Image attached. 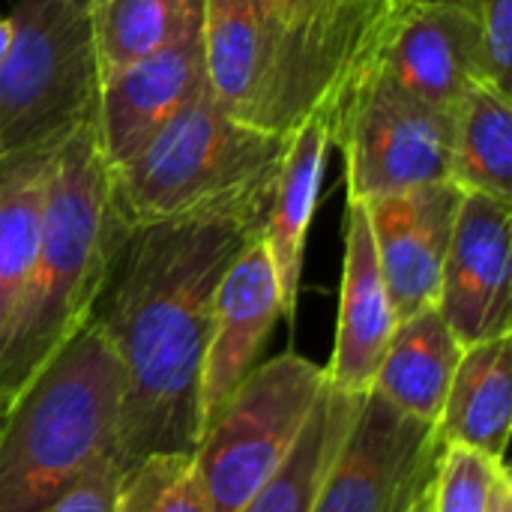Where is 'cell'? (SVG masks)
<instances>
[{"mask_svg":"<svg viewBox=\"0 0 512 512\" xmlns=\"http://www.w3.org/2000/svg\"><path fill=\"white\" fill-rule=\"evenodd\" d=\"M201 0H93L102 81L162 48Z\"/></svg>","mask_w":512,"mask_h":512,"instance_id":"603a6c76","label":"cell"},{"mask_svg":"<svg viewBox=\"0 0 512 512\" xmlns=\"http://www.w3.org/2000/svg\"><path fill=\"white\" fill-rule=\"evenodd\" d=\"M465 189L453 180L366 201V216L399 321L438 303L441 270Z\"/></svg>","mask_w":512,"mask_h":512,"instance_id":"7c38bea8","label":"cell"},{"mask_svg":"<svg viewBox=\"0 0 512 512\" xmlns=\"http://www.w3.org/2000/svg\"><path fill=\"white\" fill-rule=\"evenodd\" d=\"M330 147H333V111L327 105L309 114L288 135L276 186H273V198H270V210L261 228V240L267 246L270 264L279 279L285 318H294L297 312L306 237H309V225L318 207Z\"/></svg>","mask_w":512,"mask_h":512,"instance_id":"2e32d148","label":"cell"},{"mask_svg":"<svg viewBox=\"0 0 512 512\" xmlns=\"http://www.w3.org/2000/svg\"><path fill=\"white\" fill-rule=\"evenodd\" d=\"M462 351L438 306H426L396 324L372 390L399 411L438 423Z\"/></svg>","mask_w":512,"mask_h":512,"instance_id":"d6986e66","label":"cell"},{"mask_svg":"<svg viewBox=\"0 0 512 512\" xmlns=\"http://www.w3.org/2000/svg\"><path fill=\"white\" fill-rule=\"evenodd\" d=\"M453 183L512 201V102L489 81H474L453 111Z\"/></svg>","mask_w":512,"mask_h":512,"instance_id":"7402d4cb","label":"cell"},{"mask_svg":"<svg viewBox=\"0 0 512 512\" xmlns=\"http://www.w3.org/2000/svg\"><path fill=\"white\" fill-rule=\"evenodd\" d=\"M261 6L342 93L381 54L405 0H261Z\"/></svg>","mask_w":512,"mask_h":512,"instance_id":"e0dca14e","label":"cell"},{"mask_svg":"<svg viewBox=\"0 0 512 512\" xmlns=\"http://www.w3.org/2000/svg\"><path fill=\"white\" fill-rule=\"evenodd\" d=\"M435 426L444 444L504 462L512 429V333L462 351Z\"/></svg>","mask_w":512,"mask_h":512,"instance_id":"ac0fdd59","label":"cell"},{"mask_svg":"<svg viewBox=\"0 0 512 512\" xmlns=\"http://www.w3.org/2000/svg\"><path fill=\"white\" fill-rule=\"evenodd\" d=\"M366 396L345 393L327 381L282 468L246 501L240 512H312L321 483Z\"/></svg>","mask_w":512,"mask_h":512,"instance_id":"44dd1931","label":"cell"},{"mask_svg":"<svg viewBox=\"0 0 512 512\" xmlns=\"http://www.w3.org/2000/svg\"><path fill=\"white\" fill-rule=\"evenodd\" d=\"M396 324L399 315L387 294L366 207L348 201L336 342L333 357L324 366L327 381L345 393L366 396L372 390L375 372L393 339Z\"/></svg>","mask_w":512,"mask_h":512,"instance_id":"9a60e30c","label":"cell"},{"mask_svg":"<svg viewBox=\"0 0 512 512\" xmlns=\"http://www.w3.org/2000/svg\"><path fill=\"white\" fill-rule=\"evenodd\" d=\"M9 33H12L9 18L0 15V60H3V54H6V48H9Z\"/></svg>","mask_w":512,"mask_h":512,"instance_id":"f1b7e54d","label":"cell"},{"mask_svg":"<svg viewBox=\"0 0 512 512\" xmlns=\"http://www.w3.org/2000/svg\"><path fill=\"white\" fill-rule=\"evenodd\" d=\"M378 60L402 87L450 114L474 81H489L477 18L459 6L405 3Z\"/></svg>","mask_w":512,"mask_h":512,"instance_id":"5bb4252c","label":"cell"},{"mask_svg":"<svg viewBox=\"0 0 512 512\" xmlns=\"http://www.w3.org/2000/svg\"><path fill=\"white\" fill-rule=\"evenodd\" d=\"M126 231L90 114L63 135L51 162L33 267L0 345L3 411L87 324Z\"/></svg>","mask_w":512,"mask_h":512,"instance_id":"7a4b0ae2","label":"cell"},{"mask_svg":"<svg viewBox=\"0 0 512 512\" xmlns=\"http://www.w3.org/2000/svg\"><path fill=\"white\" fill-rule=\"evenodd\" d=\"M0 60L3 156L63 138L93 114L99 54L93 0H15Z\"/></svg>","mask_w":512,"mask_h":512,"instance_id":"5b68a950","label":"cell"},{"mask_svg":"<svg viewBox=\"0 0 512 512\" xmlns=\"http://www.w3.org/2000/svg\"><path fill=\"white\" fill-rule=\"evenodd\" d=\"M288 135L231 117L207 84L123 165L111 168L126 225L189 216L264 222Z\"/></svg>","mask_w":512,"mask_h":512,"instance_id":"277c9868","label":"cell"},{"mask_svg":"<svg viewBox=\"0 0 512 512\" xmlns=\"http://www.w3.org/2000/svg\"><path fill=\"white\" fill-rule=\"evenodd\" d=\"M444 441L435 423L366 393L312 512H408L438 477Z\"/></svg>","mask_w":512,"mask_h":512,"instance_id":"9c48e42d","label":"cell"},{"mask_svg":"<svg viewBox=\"0 0 512 512\" xmlns=\"http://www.w3.org/2000/svg\"><path fill=\"white\" fill-rule=\"evenodd\" d=\"M204 75L210 96L237 120L291 135L336 102V84L273 24L261 0H204Z\"/></svg>","mask_w":512,"mask_h":512,"instance_id":"ba28073f","label":"cell"},{"mask_svg":"<svg viewBox=\"0 0 512 512\" xmlns=\"http://www.w3.org/2000/svg\"><path fill=\"white\" fill-rule=\"evenodd\" d=\"M204 0L153 54L99 84L93 126L111 168L129 162L204 84Z\"/></svg>","mask_w":512,"mask_h":512,"instance_id":"8fae6325","label":"cell"},{"mask_svg":"<svg viewBox=\"0 0 512 512\" xmlns=\"http://www.w3.org/2000/svg\"><path fill=\"white\" fill-rule=\"evenodd\" d=\"M408 512H432V492H429L426 498H420Z\"/></svg>","mask_w":512,"mask_h":512,"instance_id":"f546056e","label":"cell"},{"mask_svg":"<svg viewBox=\"0 0 512 512\" xmlns=\"http://www.w3.org/2000/svg\"><path fill=\"white\" fill-rule=\"evenodd\" d=\"M435 306L462 348L512 333V201L465 189Z\"/></svg>","mask_w":512,"mask_h":512,"instance_id":"30bf717a","label":"cell"},{"mask_svg":"<svg viewBox=\"0 0 512 512\" xmlns=\"http://www.w3.org/2000/svg\"><path fill=\"white\" fill-rule=\"evenodd\" d=\"M120 474H123V468L117 462L102 465L90 480H84L69 498H63L51 512H111Z\"/></svg>","mask_w":512,"mask_h":512,"instance_id":"4316f807","label":"cell"},{"mask_svg":"<svg viewBox=\"0 0 512 512\" xmlns=\"http://www.w3.org/2000/svg\"><path fill=\"white\" fill-rule=\"evenodd\" d=\"M279 318H285L279 279L261 234H255L216 288L198 384V435L249 375Z\"/></svg>","mask_w":512,"mask_h":512,"instance_id":"4fadbf2b","label":"cell"},{"mask_svg":"<svg viewBox=\"0 0 512 512\" xmlns=\"http://www.w3.org/2000/svg\"><path fill=\"white\" fill-rule=\"evenodd\" d=\"M120 399V363L87 321L3 411L0 512H51L117 462Z\"/></svg>","mask_w":512,"mask_h":512,"instance_id":"3957f363","label":"cell"},{"mask_svg":"<svg viewBox=\"0 0 512 512\" xmlns=\"http://www.w3.org/2000/svg\"><path fill=\"white\" fill-rule=\"evenodd\" d=\"M507 462L462 444H444L432 486V512H489V501Z\"/></svg>","mask_w":512,"mask_h":512,"instance_id":"d4e9b609","label":"cell"},{"mask_svg":"<svg viewBox=\"0 0 512 512\" xmlns=\"http://www.w3.org/2000/svg\"><path fill=\"white\" fill-rule=\"evenodd\" d=\"M0 420H3V405H0Z\"/></svg>","mask_w":512,"mask_h":512,"instance_id":"4dcf8cb0","label":"cell"},{"mask_svg":"<svg viewBox=\"0 0 512 512\" xmlns=\"http://www.w3.org/2000/svg\"><path fill=\"white\" fill-rule=\"evenodd\" d=\"M489 512H512V480L510 468L498 477L495 483V492H492V501H489Z\"/></svg>","mask_w":512,"mask_h":512,"instance_id":"83f0119b","label":"cell"},{"mask_svg":"<svg viewBox=\"0 0 512 512\" xmlns=\"http://www.w3.org/2000/svg\"><path fill=\"white\" fill-rule=\"evenodd\" d=\"M0 159H3V150H0Z\"/></svg>","mask_w":512,"mask_h":512,"instance_id":"1f68e13d","label":"cell"},{"mask_svg":"<svg viewBox=\"0 0 512 512\" xmlns=\"http://www.w3.org/2000/svg\"><path fill=\"white\" fill-rule=\"evenodd\" d=\"M111 512H210L195 456H144L120 474Z\"/></svg>","mask_w":512,"mask_h":512,"instance_id":"cb8c5ba5","label":"cell"},{"mask_svg":"<svg viewBox=\"0 0 512 512\" xmlns=\"http://www.w3.org/2000/svg\"><path fill=\"white\" fill-rule=\"evenodd\" d=\"M477 27L489 84L512 93V0H483L477 12Z\"/></svg>","mask_w":512,"mask_h":512,"instance_id":"484cf974","label":"cell"},{"mask_svg":"<svg viewBox=\"0 0 512 512\" xmlns=\"http://www.w3.org/2000/svg\"><path fill=\"white\" fill-rule=\"evenodd\" d=\"M333 144L348 174V201L453 180V114L402 87L375 57L336 96Z\"/></svg>","mask_w":512,"mask_h":512,"instance_id":"52a82bcc","label":"cell"},{"mask_svg":"<svg viewBox=\"0 0 512 512\" xmlns=\"http://www.w3.org/2000/svg\"><path fill=\"white\" fill-rule=\"evenodd\" d=\"M324 387L327 369L294 351L249 369L192 453L210 512H240L282 468Z\"/></svg>","mask_w":512,"mask_h":512,"instance_id":"8992f818","label":"cell"},{"mask_svg":"<svg viewBox=\"0 0 512 512\" xmlns=\"http://www.w3.org/2000/svg\"><path fill=\"white\" fill-rule=\"evenodd\" d=\"M60 141L54 138L0 159V345L33 267L45 186Z\"/></svg>","mask_w":512,"mask_h":512,"instance_id":"ffe728a7","label":"cell"},{"mask_svg":"<svg viewBox=\"0 0 512 512\" xmlns=\"http://www.w3.org/2000/svg\"><path fill=\"white\" fill-rule=\"evenodd\" d=\"M249 216H189L129 225L90 309L120 375L117 465L150 453H195L198 384L216 288L261 234Z\"/></svg>","mask_w":512,"mask_h":512,"instance_id":"6da1fadb","label":"cell"}]
</instances>
